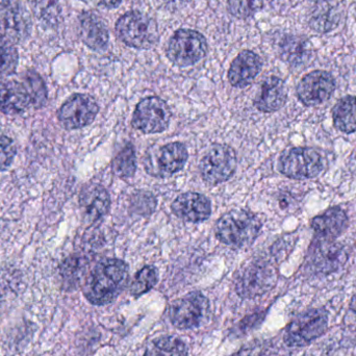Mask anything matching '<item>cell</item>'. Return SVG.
<instances>
[{"instance_id":"1","label":"cell","mask_w":356,"mask_h":356,"mask_svg":"<svg viewBox=\"0 0 356 356\" xmlns=\"http://www.w3.org/2000/svg\"><path fill=\"white\" fill-rule=\"evenodd\" d=\"M129 278V266L125 261L102 259L88 274L83 286V295L92 305H108L124 290Z\"/></svg>"},{"instance_id":"2","label":"cell","mask_w":356,"mask_h":356,"mask_svg":"<svg viewBox=\"0 0 356 356\" xmlns=\"http://www.w3.org/2000/svg\"><path fill=\"white\" fill-rule=\"evenodd\" d=\"M261 222L254 213L246 209H232L218 219L216 238L230 248L250 246L259 238Z\"/></svg>"},{"instance_id":"3","label":"cell","mask_w":356,"mask_h":356,"mask_svg":"<svg viewBox=\"0 0 356 356\" xmlns=\"http://www.w3.org/2000/svg\"><path fill=\"white\" fill-rule=\"evenodd\" d=\"M115 29L125 45L136 49H150L160 39L156 21L139 10L125 13L117 20Z\"/></svg>"},{"instance_id":"4","label":"cell","mask_w":356,"mask_h":356,"mask_svg":"<svg viewBox=\"0 0 356 356\" xmlns=\"http://www.w3.org/2000/svg\"><path fill=\"white\" fill-rule=\"evenodd\" d=\"M330 316L325 309H311L303 312L289 324L284 343L293 348L307 346L325 334Z\"/></svg>"},{"instance_id":"5","label":"cell","mask_w":356,"mask_h":356,"mask_svg":"<svg viewBox=\"0 0 356 356\" xmlns=\"http://www.w3.org/2000/svg\"><path fill=\"white\" fill-rule=\"evenodd\" d=\"M325 160L315 148L295 147L282 154L278 168L284 177L292 179H311L324 170Z\"/></svg>"},{"instance_id":"6","label":"cell","mask_w":356,"mask_h":356,"mask_svg":"<svg viewBox=\"0 0 356 356\" xmlns=\"http://www.w3.org/2000/svg\"><path fill=\"white\" fill-rule=\"evenodd\" d=\"M207 54V39L202 33L193 29H178L167 46V56L178 67L193 66Z\"/></svg>"},{"instance_id":"7","label":"cell","mask_w":356,"mask_h":356,"mask_svg":"<svg viewBox=\"0 0 356 356\" xmlns=\"http://www.w3.org/2000/svg\"><path fill=\"white\" fill-rule=\"evenodd\" d=\"M238 166L234 148L225 144H216L207 150L199 165L201 177L207 184L217 186L229 179Z\"/></svg>"},{"instance_id":"8","label":"cell","mask_w":356,"mask_h":356,"mask_svg":"<svg viewBox=\"0 0 356 356\" xmlns=\"http://www.w3.org/2000/svg\"><path fill=\"white\" fill-rule=\"evenodd\" d=\"M172 113L168 104L156 96L144 98L136 106L131 124L145 135L161 134L168 129Z\"/></svg>"},{"instance_id":"9","label":"cell","mask_w":356,"mask_h":356,"mask_svg":"<svg viewBox=\"0 0 356 356\" xmlns=\"http://www.w3.org/2000/svg\"><path fill=\"white\" fill-rule=\"evenodd\" d=\"M209 314V302L200 292H193L177 299L170 307V320L179 330L198 327Z\"/></svg>"},{"instance_id":"10","label":"cell","mask_w":356,"mask_h":356,"mask_svg":"<svg viewBox=\"0 0 356 356\" xmlns=\"http://www.w3.org/2000/svg\"><path fill=\"white\" fill-rule=\"evenodd\" d=\"M99 112L97 102L86 94H74L58 111V120L66 129H79L91 124Z\"/></svg>"},{"instance_id":"11","label":"cell","mask_w":356,"mask_h":356,"mask_svg":"<svg viewBox=\"0 0 356 356\" xmlns=\"http://www.w3.org/2000/svg\"><path fill=\"white\" fill-rule=\"evenodd\" d=\"M276 282L275 270L263 261L246 266L236 278V290L243 297H255L269 291Z\"/></svg>"},{"instance_id":"12","label":"cell","mask_w":356,"mask_h":356,"mask_svg":"<svg viewBox=\"0 0 356 356\" xmlns=\"http://www.w3.org/2000/svg\"><path fill=\"white\" fill-rule=\"evenodd\" d=\"M336 90V81L330 72L317 70L305 75L297 86V96L307 106H316L330 100Z\"/></svg>"},{"instance_id":"13","label":"cell","mask_w":356,"mask_h":356,"mask_svg":"<svg viewBox=\"0 0 356 356\" xmlns=\"http://www.w3.org/2000/svg\"><path fill=\"white\" fill-rule=\"evenodd\" d=\"M348 255L345 249L334 241L317 238L309 247V265L316 273L330 274L338 271Z\"/></svg>"},{"instance_id":"14","label":"cell","mask_w":356,"mask_h":356,"mask_svg":"<svg viewBox=\"0 0 356 356\" xmlns=\"http://www.w3.org/2000/svg\"><path fill=\"white\" fill-rule=\"evenodd\" d=\"M173 213L179 219L191 223L207 221L211 215V203L204 195L186 192L175 198L171 204Z\"/></svg>"},{"instance_id":"15","label":"cell","mask_w":356,"mask_h":356,"mask_svg":"<svg viewBox=\"0 0 356 356\" xmlns=\"http://www.w3.org/2000/svg\"><path fill=\"white\" fill-rule=\"evenodd\" d=\"M263 60L261 56L251 50H244L232 60L227 77L230 85L234 88L247 87L261 72Z\"/></svg>"},{"instance_id":"16","label":"cell","mask_w":356,"mask_h":356,"mask_svg":"<svg viewBox=\"0 0 356 356\" xmlns=\"http://www.w3.org/2000/svg\"><path fill=\"white\" fill-rule=\"evenodd\" d=\"M79 38L90 49L102 51L110 41L106 21L93 12H85L79 16Z\"/></svg>"},{"instance_id":"17","label":"cell","mask_w":356,"mask_h":356,"mask_svg":"<svg viewBox=\"0 0 356 356\" xmlns=\"http://www.w3.org/2000/svg\"><path fill=\"white\" fill-rule=\"evenodd\" d=\"M79 204L86 221L95 223L110 211V194L100 184H88L81 190Z\"/></svg>"},{"instance_id":"18","label":"cell","mask_w":356,"mask_h":356,"mask_svg":"<svg viewBox=\"0 0 356 356\" xmlns=\"http://www.w3.org/2000/svg\"><path fill=\"white\" fill-rule=\"evenodd\" d=\"M288 90L286 83L280 77L270 76L261 83L255 96V108L263 113L277 112L286 104Z\"/></svg>"},{"instance_id":"19","label":"cell","mask_w":356,"mask_h":356,"mask_svg":"<svg viewBox=\"0 0 356 356\" xmlns=\"http://www.w3.org/2000/svg\"><path fill=\"white\" fill-rule=\"evenodd\" d=\"M348 222L346 211L334 207L314 218L312 228L318 238L334 241L346 230Z\"/></svg>"},{"instance_id":"20","label":"cell","mask_w":356,"mask_h":356,"mask_svg":"<svg viewBox=\"0 0 356 356\" xmlns=\"http://www.w3.org/2000/svg\"><path fill=\"white\" fill-rule=\"evenodd\" d=\"M158 177H169L181 171L188 162V154L186 146L179 142L166 144L156 154Z\"/></svg>"},{"instance_id":"21","label":"cell","mask_w":356,"mask_h":356,"mask_svg":"<svg viewBox=\"0 0 356 356\" xmlns=\"http://www.w3.org/2000/svg\"><path fill=\"white\" fill-rule=\"evenodd\" d=\"M29 104L31 100L24 83L10 81L0 85V111L4 114H18Z\"/></svg>"},{"instance_id":"22","label":"cell","mask_w":356,"mask_h":356,"mask_svg":"<svg viewBox=\"0 0 356 356\" xmlns=\"http://www.w3.org/2000/svg\"><path fill=\"white\" fill-rule=\"evenodd\" d=\"M2 29L4 37L15 41L25 39L31 31V21L26 10L14 4L8 6L2 18Z\"/></svg>"},{"instance_id":"23","label":"cell","mask_w":356,"mask_h":356,"mask_svg":"<svg viewBox=\"0 0 356 356\" xmlns=\"http://www.w3.org/2000/svg\"><path fill=\"white\" fill-rule=\"evenodd\" d=\"M332 118L337 129L344 134L356 131V97L345 96L332 108Z\"/></svg>"},{"instance_id":"24","label":"cell","mask_w":356,"mask_h":356,"mask_svg":"<svg viewBox=\"0 0 356 356\" xmlns=\"http://www.w3.org/2000/svg\"><path fill=\"white\" fill-rule=\"evenodd\" d=\"M144 356H188V349L175 337H162L150 343Z\"/></svg>"},{"instance_id":"25","label":"cell","mask_w":356,"mask_h":356,"mask_svg":"<svg viewBox=\"0 0 356 356\" xmlns=\"http://www.w3.org/2000/svg\"><path fill=\"white\" fill-rule=\"evenodd\" d=\"M112 170L116 177L131 178L137 171V156L133 144L129 143L115 156Z\"/></svg>"},{"instance_id":"26","label":"cell","mask_w":356,"mask_h":356,"mask_svg":"<svg viewBox=\"0 0 356 356\" xmlns=\"http://www.w3.org/2000/svg\"><path fill=\"white\" fill-rule=\"evenodd\" d=\"M158 280L159 273L156 268L154 266H145L136 274L129 291L133 296H141L154 289Z\"/></svg>"},{"instance_id":"27","label":"cell","mask_w":356,"mask_h":356,"mask_svg":"<svg viewBox=\"0 0 356 356\" xmlns=\"http://www.w3.org/2000/svg\"><path fill=\"white\" fill-rule=\"evenodd\" d=\"M18 65V52L10 39L0 35V75H10Z\"/></svg>"},{"instance_id":"28","label":"cell","mask_w":356,"mask_h":356,"mask_svg":"<svg viewBox=\"0 0 356 356\" xmlns=\"http://www.w3.org/2000/svg\"><path fill=\"white\" fill-rule=\"evenodd\" d=\"M280 56L291 64H298L302 60L305 52V42L299 38L288 37L280 46Z\"/></svg>"},{"instance_id":"29","label":"cell","mask_w":356,"mask_h":356,"mask_svg":"<svg viewBox=\"0 0 356 356\" xmlns=\"http://www.w3.org/2000/svg\"><path fill=\"white\" fill-rule=\"evenodd\" d=\"M29 92L31 102L37 106H41L46 100V89L41 77L35 72H29L25 74L24 81H22Z\"/></svg>"},{"instance_id":"30","label":"cell","mask_w":356,"mask_h":356,"mask_svg":"<svg viewBox=\"0 0 356 356\" xmlns=\"http://www.w3.org/2000/svg\"><path fill=\"white\" fill-rule=\"evenodd\" d=\"M227 4L230 14L240 19L249 18L259 8L257 0H227Z\"/></svg>"},{"instance_id":"31","label":"cell","mask_w":356,"mask_h":356,"mask_svg":"<svg viewBox=\"0 0 356 356\" xmlns=\"http://www.w3.org/2000/svg\"><path fill=\"white\" fill-rule=\"evenodd\" d=\"M16 148L12 140L0 137V171L6 170L14 161Z\"/></svg>"},{"instance_id":"32","label":"cell","mask_w":356,"mask_h":356,"mask_svg":"<svg viewBox=\"0 0 356 356\" xmlns=\"http://www.w3.org/2000/svg\"><path fill=\"white\" fill-rule=\"evenodd\" d=\"M54 4H56L54 0H33L35 14L44 20L51 21L56 18L58 15V8H48V6H52Z\"/></svg>"},{"instance_id":"33","label":"cell","mask_w":356,"mask_h":356,"mask_svg":"<svg viewBox=\"0 0 356 356\" xmlns=\"http://www.w3.org/2000/svg\"><path fill=\"white\" fill-rule=\"evenodd\" d=\"M91 1L106 8H116L120 6L122 0H91Z\"/></svg>"},{"instance_id":"34","label":"cell","mask_w":356,"mask_h":356,"mask_svg":"<svg viewBox=\"0 0 356 356\" xmlns=\"http://www.w3.org/2000/svg\"><path fill=\"white\" fill-rule=\"evenodd\" d=\"M349 309L356 315V294L351 298L350 303H349Z\"/></svg>"},{"instance_id":"35","label":"cell","mask_w":356,"mask_h":356,"mask_svg":"<svg viewBox=\"0 0 356 356\" xmlns=\"http://www.w3.org/2000/svg\"><path fill=\"white\" fill-rule=\"evenodd\" d=\"M6 0H0V10H2V8H4V6H6Z\"/></svg>"},{"instance_id":"36","label":"cell","mask_w":356,"mask_h":356,"mask_svg":"<svg viewBox=\"0 0 356 356\" xmlns=\"http://www.w3.org/2000/svg\"><path fill=\"white\" fill-rule=\"evenodd\" d=\"M316 1H322V0H316Z\"/></svg>"}]
</instances>
